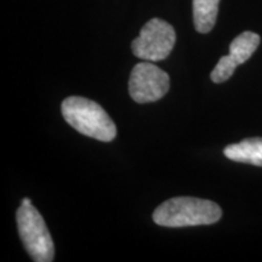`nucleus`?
<instances>
[{"instance_id": "f257e3e1", "label": "nucleus", "mask_w": 262, "mask_h": 262, "mask_svg": "<svg viewBox=\"0 0 262 262\" xmlns=\"http://www.w3.org/2000/svg\"><path fill=\"white\" fill-rule=\"evenodd\" d=\"M222 216L216 203L193 196H176L160 204L153 212V221L163 227H189L212 225Z\"/></svg>"}, {"instance_id": "f03ea898", "label": "nucleus", "mask_w": 262, "mask_h": 262, "mask_svg": "<svg viewBox=\"0 0 262 262\" xmlns=\"http://www.w3.org/2000/svg\"><path fill=\"white\" fill-rule=\"evenodd\" d=\"M66 122L78 133L102 142H111L117 136V126L106 111L89 98L67 97L61 104Z\"/></svg>"}, {"instance_id": "7ed1b4c3", "label": "nucleus", "mask_w": 262, "mask_h": 262, "mask_svg": "<svg viewBox=\"0 0 262 262\" xmlns=\"http://www.w3.org/2000/svg\"><path fill=\"white\" fill-rule=\"evenodd\" d=\"M18 233L26 250L35 262H51L55 248L44 219L32 204L19 206L16 214Z\"/></svg>"}, {"instance_id": "20e7f679", "label": "nucleus", "mask_w": 262, "mask_h": 262, "mask_svg": "<svg viewBox=\"0 0 262 262\" xmlns=\"http://www.w3.org/2000/svg\"><path fill=\"white\" fill-rule=\"evenodd\" d=\"M176 41L171 25L160 18H152L141 29L140 35L131 42L134 55L141 60L157 62L165 60Z\"/></svg>"}, {"instance_id": "39448f33", "label": "nucleus", "mask_w": 262, "mask_h": 262, "mask_svg": "<svg viewBox=\"0 0 262 262\" xmlns=\"http://www.w3.org/2000/svg\"><path fill=\"white\" fill-rule=\"evenodd\" d=\"M170 89L168 73L149 61L141 62L133 68L129 80V94L137 103L156 102Z\"/></svg>"}, {"instance_id": "423d86ee", "label": "nucleus", "mask_w": 262, "mask_h": 262, "mask_svg": "<svg viewBox=\"0 0 262 262\" xmlns=\"http://www.w3.org/2000/svg\"><path fill=\"white\" fill-rule=\"evenodd\" d=\"M224 153L229 160L233 162L262 166V139L255 137L243 140L239 143H233L226 147Z\"/></svg>"}, {"instance_id": "0eeeda50", "label": "nucleus", "mask_w": 262, "mask_h": 262, "mask_svg": "<svg viewBox=\"0 0 262 262\" xmlns=\"http://www.w3.org/2000/svg\"><path fill=\"white\" fill-rule=\"evenodd\" d=\"M220 0H193V19L199 33H209L217 18Z\"/></svg>"}, {"instance_id": "6e6552de", "label": "nucleus", "mask_w": 262, "mask_h": 262, "mask_svg": "<svg viewBox=\"0 0 262 262\" xmlns=\"http://www.w3.org/2000/svg\"><path fill=\"white\" fill-rule=\"evenodd\" d=\"M260 45V37L254 32H243L229 45V55L238 64H243L253 56Z\"/></svg>"}, {"instance_id": "1a4fd4ad", "label": "nucleus", "mask_w": 262, "mask_h": 262, "mask_svg": "<svg viewBox=\"0 0 262 262\" xmlns=\"http://www.w3.org/2000/svg\"><path fill=\"white\" fill-rule=\"evenodd\" d=\"M239 66L237 62L234 61V58L231 55L227 56H222L220 61L217 62V64L215 66V68L211 72V80L214 83H224V81L228 80L234 73V70Z\"/></svg>"}, {"instance_id": "9d476101", "label": "nucleus", "mask_w": 262, "mask_h": 262, "mask_svg": "<svg viewBox=\"0 0 262 262\" xmlns=\"http://www.w3.org/2000/svg\"><path fill=\"white\" fill-rule=\"evenodd\" d=\"M22 204H24V205H29V204H32V203H31V199L25 198L24 201H22Z\"/></svg>"}]
</instances>
